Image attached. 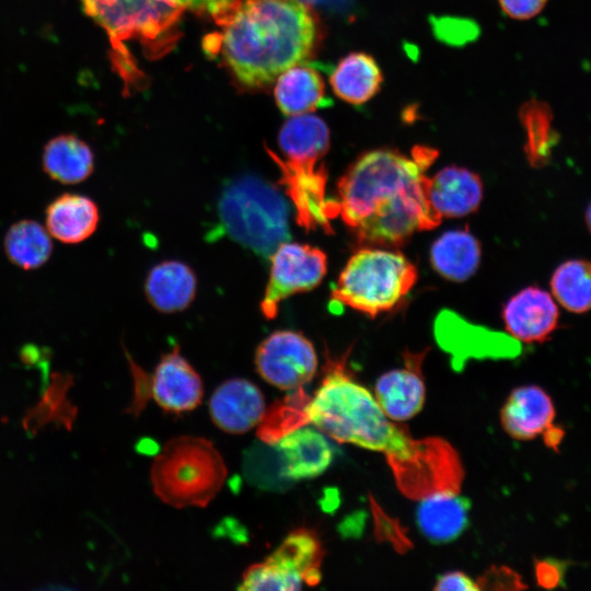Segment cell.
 I'll use <instances>...</instances> for the list:
<instances>
[{"label":"cell","instance_id":"30","mask_svg":"<svg viewBox=\"0 0 591 591\" xmlns=\"http://www.w3.org/2000/svg\"><path fill=\"white\" fill-rule=\"evenodd\" d=\"M552 296L565 310L582 314L591 311V260L567 259L551 277Z\"/></svg>","mask_w":591,"mask_h":591},{"label":"cell","instance_id":"6","mask_svg":"<svg viewBox=\"0 0 591 591\" xmlns=\"http://www.w3.org/2000/svg\"><path fill=\"white\" fill-rule=\"evenodd\" d=\"M228 475L213 443L201 437L178 436L154 457L150 480L157 497L174 508H204L218 495Z\"/></svg>","mask_w":591,"mask_h":591},{"label":"cell","instance_id":"11","mask_svg":"<svg viewBox=\"0 0 591 591\" xmlns=\"http://www.w3.org/2000/svg\"><path fill=\"white\" fill-rule=\"evenodd\" d=\"M280 170V183L291 199L297 222L305 230L332 232L329 220L338 215V202L325 198L327 171L321 161H291L266 148Z\"/></svg>","mask_w":591,"mask_h":591},{"label":"cell","instance_id":"7","mask_svg":"<svg viewBox=\"0 0 591 591\" xmlns=\"http://www.w3.org/2000/svg\"><path fill=\"white\" fill-rule=\"evenodd\" d=\"M417 278L416 266L402 253L362 248L341 270L331 302L375 317L401 303Z\"/></svg>","mask_w":591,"mask_h":591},{"label":"cell","instance_id":"5","mask_svg":"<svg viewBox=\"0 0 591 591\" xmlns=\"http://www.w3.org/2000/svg\"><path fill=\"white\" fill-rule=\"evenodd\" d=\"M289 213V204L280 190L250 174L230 179L218 201L221 229L263 258H269L290 239Z\"/></svg>","mask_w":591,"mask_h":591},{"label":"cell","instance_id":"35","mask_svg":"<svg viewBox=\"0 0 591 591\" xmlns=\"http://www.w3.org/2000/svg\"><path fill=\"white\" fill-rule=\"evenodd\" d=\"M535 570L538 584L545 588H554L563 579L561 566L554 560L538 561Z\"/></svg>","mask_w":591,"mask_h":591},{"label":"cell","instance_id":"20","mask_svg":"<svg viewBox=\"0 0 591 591\" xmlns=\"http://www.w3.org/2000/svg\"><path fill=\"white\" fill-rule=\"evenodd\" d=\"M471 502L460 491H442L420 499L416 523L422 535L434 544L457 538L468 524Z\"/></svg>","mask_w":591,"mask_h":591},{"label":"cell","instance_id":"8","mask_svg":"<svg viewBox=\"0 0 591 591\" xmlns=\"http://www.w3.org/2000/svg\"><path fill=\"white\" fill-rule=\"evenodd\" d=\"M324 548L315 531L299 528L263 561L250 566L242 576L239 590L292 591L303 584L315 586L322 578Z\"/></svg>","mask_w":591,"mask_h":591},{"label":"cell","instance_id":"18","mask_svg":"<svg viewBox=\"0 0 591 591\" xmlns=\"http://www.w3.org/2000/svg\"><path fill=\"white\" fill-rule=\"evenodd\" d=\"M282 460L281 475L292 480L313 478L331 465L333 449L321 431L299 427L276 443Z\"/></svg>","mask_w":591,"mask_h":591},{"label":"cell","instance_id":"28","mask_svg":"<svg viewBox=\"0 0 591 591\" xmlns=\"http://www.w3.org/2000/svg\"><path fill=\"white\" fill-rule=\"evenodd\" d=\"M3 248L14 266L24 270L37 269L51 256V235L38 221L23 219L8 229Z\"/></svg>","mask_w":591,"mask_h":591},{"label":"cell","instance_id":"4","mask_svg":"<svg viewBox=\"0 0 591 591\" xmlns=\"http://www.w3.org/2000/svg\"><path fill=\"white\" fill-rule=\"evenodd\" d=\"M83 11L105 30L112 46L115 70L126 85L137 83L140 72L125 49V42L138 40L149 56L167 51L178 37V24L186 11L223 15L235 0H80Z\"/></svg>","mask_w":591,"mask_h":591},{"label":"cell","instance_id":"31","mask_svg":"<svg viewBox=\"0 0 591 591\" xmlns=\"http://www.w3.org/2000/svg\"><path fill=\"white\" fill-rule=\"evenodd\" d=\"M525 129V154L533 167L546 165L557 143V136L552 128L549 111L538 102L526 103L520 112Z\"/></svg>","mask_w":591,"mask_h":591},{"label":"cell","instance_id":"1","mask_svg":"<svg viewBox=\"0 0 591 591\" xmlns=\"http://www.w3.org/2000/svg\"><path fill=\"white\" fill-rule=\"evenodd\" d=\"M437 151L415 147L412 158L390 149L361 154L338 182V215L362 243L402 245L442 218L429 199L426 170Z\"/></svg>","mask_w":591,"mask_h":591},{"label":"cell","instance_id":"24","mask_svg":"<svg viewBox=\"0 0 591 591\" xmlns=\"http://www.w3.org/2000/svg\"><path fill=\"white\" fill-rule=\"evenodd\" d=\"M482 258L478 240L467 230H450L431 245L430 263L442 277L456 282L471 278Z\"/></svg>","mask_w":591,"mask_h":591},{"label":"cell","instance_id":"36","mask_svg":"<svg viewBox=\"0 0 591 591\" xmlns=\"http://www.w3.org/2000/svg\"><path fill=\"white\" fill-rule=\"evenodd\" d=\"M448 22L451 25L449 31L439 33V35L444 39L456 42L460 39H465L466 34L472 35L473 25L471 23H464L463 21L456 22L455 20H448Z\"/></svg>","mask_w":591,"mask_h":591},{"label":"cell","instance_id":"23","mask_svg":"<svg viewBox=\"0 0 591 591\" xmlns=\"http://www.w3.org/2000/svg\"><path fill=\"white\" fill-rule=\"evenodd\" d=\"M276 103L283 115L294 116L332 105L317 70L309 65H296L277 78Z\"/></svg>","mask_w":591,"mask_h":591},{"label":"cell","instance_id":"10","mask_svg":"<svg viewBox=\"0 0 591 591\" xmlns=\"http://www.w3.org/2000/svg\"><path fill=\"white\" fill-rule=\"evenodd\" d=\"M270 258L269 280L260 303L267 320L276 317L282 300L314 289L327 271L326 254L309 244L283 242Z\"/></svg>","mask_w":591,"mask_h":591},{"label":"cell","instance_id":"3","mask_svg":"<svg viewBox=\"0 0 591 591\" xmlns=\"http://www.w3.org/2000/svg\"><path fill=\"white\" fill-rule=\"evenodd\" d=\"M325 374L303 406L304 424L340 443L381 452L387 463L410 457L417 440L384 414L376 399L356 382L344 360L327 359Z\"/></svg>","mask_w":591,"mask_h":591},{"label":"cell","instance_id":"25","mask_svg":"<svg viewBox=\"0 0 591 591\" xmlns=\"http://www.w3.org/2000/svg\"><path fill=\"white\" fill-rule=\"evenodd\" d=\"M382 82V72L375 59L360 51L345 56L329 74L334 93L352 105H361L371 100Z\"/></svg>","mask_w":591,"mask_h":591},{"label":"cell","instance_id":"19","mask_svg":"<svg viewBox=\"0 0 591 591\" xmlns=\"http://www.w3.org/2000/svg\"><path fill=\"white\" fill-rule=\"evenodd\" d=\"M429 199L441 218L464 217L479 207L483 183L465 167L447 166L429 178Z\"/></svg>","mask_w":591,"mask_h":591},{"label":"cell","instance_id":"37","mask_svg":"<svg viewBox=\"0 0 591 591\" xmlns=\"http://www.w3.org/2000/svg\"><path fill=\"white\" fill-rule=\"evenodd\" d=\"M565 432L561 428L556 427L553 425L549 429H547L543 437L545 444L549 447L551 449H554L555 451L558 450V445L564 437Z\"/></svg>","mask_w":591,"mask_h":591},{"label":"cell","instance_id":"15","mask_svg":"<svg viewBox=\"0 0 591 591\" xmlns=\"http://www.w3.org/2000/svg\"><path fill=\"white\" fill-rule=\"evenodd\" d=\"M266 404L259 387L245 379H230L221 383L209 401L213 424L228 433L241 434L260 424Z\"/></svg>","mask_w":591,"mask_h":591},{"label":"cell","instance_id":"29","mask_svg":"<svg viewBox=\"0 0 591 591\" xmlns=\"http://www.w3.org/2000/svg\"><path fill=\"white\" fill-rule=\"evenodd\" d=\"M73 384L70 373L54 372L51 382L44 392L40 401L27 410L24 429L32 434L48 424H56L70 430L77 416V407L67 397L68 390Z\"/></svg>","mask_w":591,"mask_h":591},{"label":"cell","instance_id":"27","mask_svg":"<svg viewBox=\"0 0 591 591\" xmlns=\"http://www.w3.org/2000/svg\"><path fill=\"white\" fill-rule=\"evenodd\" d=\"M278 142L288 160L321 161L329 149V129L318 116L301 114L282 125Z\"/></svg>","mask_w":591,"mask_h":591},{"label":"cell","instance_id":"17","mask_svg":"<svg viewBox=\"0 0 591 591\" xmlns=\"http://www.w3.org/2000/svg\"><path fill=\"white\" fill-rule=\"evenodd\" d=\"M555 416L552 397L535 384L512 390L500 409L503 430L519 441H529L543 436L554 425Z\"/></svg>","mask_w":591,"mask_h":591},{"label":"cell","instance_id":"13","mask_svg":"<svg viewBox=\"0 0 591 591\" xmlns=\"http://www.w3.org/2000/svg\"><path fill=\"white\" fill-rule=\"evenodd\" d=\"M502 321L511 337L543 343L559 326V309L546 290L529 286L512 296L502 309Z\"/></svg>","mask_w":591,"mask_h":591},{"label":"cell","instance_id":"26","mask_svg":"<svg viewBox=\"0 0 591 591\" xmlns=\"http://www.w3.org/2000/svg\"><path fill=\"white\" fill-rule=\"evenodd\" d=\"M43 170L54 181L71 185L85 181L94 170L93 151L71 134L51 138L44 147Z\"/></svg>","mask_w":591,"mask_h":591},{"label":"cell","instance_id":"38","mask_svg":"<svg viewBox=\"0 0 591 591\" xmlns=\"http://www.w3.org/2000/svg\"><path fill=\"white\" fill-rule=\"evenodd\" d=\"M584 221H586L587 229L589 233L591 234V200L588 202V206L586 208Z\"/></svg>","mask_w":591,"mask_h":591},{"label":"cell","instance_id":"12","mask_svg":"<svg viewBox=\"0 0 591 591\" xmlns=\"http://www.w3.org/2000/svg\"><path fill=\"white\" fill-rule=\"evenodd\" d=\"M255 367L269 384L283 390L303 389L315 375L317 356L312 343L293 331H276L256 348Z\"/></svg>","mask_w":591,"mask_h":591},{"label":"cell","instance_id":"16","mask_svg":"<svg viewBox=\"0 0 591 591\" xmlns=\"http://www.w3.org/2000/svg\"><path fill=\"white\" fill-rule=\"evenodd\" d=\"M425 355H405V368L382 374L374 387L375 399L392 420L405 421L416 416L426 399L420 366Z\"/></svg>","mask_w":591,"mask_h":591},{"label":"cell","instance_id":"2","mask_svg":"<svg viewBox=\"0 0 591 591\" xmlns=\"http://www.w3.org/2000/svg\"><path fill=\"white\" fill-rule=\"evenodd\" d=\"M205 50L221 54L236 81L250 89L273 83L279 74L311 57L321 38L314 11L301 0H236L216 21Z\"/></svg>","mask_w":591,"mask_h":591},{"label":"cell","instance_id":"9","mask_svg":"<svg viewBox=\"0 0 591 591\" xmlns=\"http://www.w3.org/2000/svg\"><path fill=\"white\" fill-rule=\"evenodd\" d=\"M401 491L420 500L442 491H460L463 468L455 450L440 438L417 440L414 454L390 463Z\"/></svg>","mask_w":591,"mask_h":591},{"label":"cell","instance_id":"21","mask_svg":"<svg viewBox=\"0 0 591 591\" xmlns=\"http://www.w3.org/2000/svg\"><path fill=\"white\" fill-rule=\"evenodd\" d=\"M100 211L88 196L63 193L49 202L45 210V227L49 234L65 243L78 244L97 229Z\"/></svg>","mask_w":591,"mask_h":591},{"label":"cell","instance_id":"34","mask_svg":"<svg viewBox=\"0 0 591 591\" xmlns=\"http://www.w3.org/2000/svg\"><path fill=\"white\" fill-rule=\"evenodd\" d=\"M433 590H480L478 583L462 571H449L438 577Z\"/></svg>","mask_w":591,"mask_h":591},{"label":"cell","instance_id":"14","mask_svg":"<svg viewBox=\"0 0 591 591\" xmlns=\"http://www.w3.org/2000/svg\"><path fill=\"white\" fill-rule=\"evenodd\" d=\"M151 396L165 412L181 414L195 409L202 401V381L175 346L162 356L150 379Z\"/></svg>","mask_w":591,"mask_h":591},{"label":"cell","instance_id":"32","mask_svg":"<svg viewBox=\"0 0 591 591\" xmlns=\"http://www.w3.org/2000/svg\"><path fill=\"white\" fill-rule=\"evenodd\" d=\"M127 358H128L131 373L135 380L134 399L128 410L129 413L137 416L146 407L148 398L151 396V391H150L151 376L144 370H142L138 364H136V362L130 358L128 354H127Z\"/></svg>","mask_w":591,"mask_h":591},{"label":"cell","instance_id":"33","mask_svg":"<svg viewBox=\"0 0 591 591\" xmlns=\"http://www.w3.org/2000/svg\"><path fill=\"white\" fill-rule=\"evenodd\" d=\"M501 10L515 20H528L537 15L547 0H498Z\"/></svg>","mask_w":591,"mask_h":591},{"label":"cell","instance_id":"22","mask_svg":"<svg viewBox=\"0 0 591 591\" xmlns=\"http://www.w3.org/2000/svg\"><path fill=\"white\" fill-rule=\"evenodd\" d=\"M196 287V276L189 266L177 260H165L149 271L144 292L154 309L172 313L185 310L193 302Z\"/></svg>","mask_w":591,"mask_h":591}]
</instances>
